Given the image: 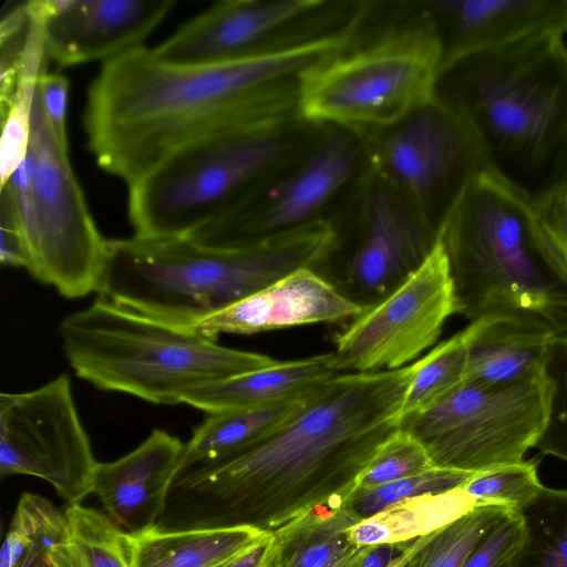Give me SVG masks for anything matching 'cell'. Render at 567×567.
<instances>
[{"mask_svg": "<svg viewBox=\"0 0 567 567\" xmlns=\"http://www.w3.org/2000/svg\"><path fill=\"white\" fill-rule=\"evenodd\" d=\"M523 536L522 518L514 511L484 535L462 567H514Z\"/></svg>", "mask_w": 567, "mask_h": 567, "instance_id": "35", "label": "cell"}, {"mask_svg": "<svg viewBox=\"0 0 567 567\" xmlns=\"http://www.w3.org/2000/svg\"><path fill=\"white\" fill-rule=\"evenodd\" d=\"M437 227L401 208L383 192L367 203L361 233L353 247L318 271L344 296L368 309L400 286L425 259Z\"/></svg>", "mask_w": 567, "mask_h": 567, "instance_id": "15", "label": "cell"}, {"mask_svg": "<svg viewBox=\"0 0 567 567\" xmlns=\"http://www.w3.org/2000/svg\"><path fill=\"white\" fill-rule=\"evenodd\" d=\"M444 64L546 31L567 32V0H437Z\"/></svg>", "mask_w": 567, "mask_h": 567, "instance_id": "20", "label": "cell"}, {"mask_svg": "<svg viewBox=\"0 0 567 567\" xmlns=\"http://www.w3.org/2000/svg\"><path fill=\"white\" fill-rule=\"evenodd\" d=\"M476 506L463 487L402 499L348 530L355 546L402 544L452 524Z\"/></svg>", "mask_w": 567, "mask_h": 567, "instance_id": "24", "label": "cell"}, {"mask_svg": "<svg viewBox=\"0 0 567 567\" xmlns=\"http://www.w3.org/2000/svg\"><path fill=\"white\" fill-rule=\"evenodd\" d=\"M185 443L155 429L136 449L96 466L93 489L104 515L124 534L155 527L182 466Z\"/></svg>", "mask_w": 567, "mask_h": 567, "instance_id": "19", "label": "cell"}, {"mask_svg": "<svg viewBox=\"0 0 567 567\" xmlns=\"http://www.w3.org/2000/svg\"><path fill=\"white\" fill-rule=\"evenodd\" d=\"M340 53L296 75L299 117L386 126L437 99L445 53L434 20L395 31L349 54Z\"/></svg>", "mask_w": 567, "mask_h": 567, "instance_id": "7", "label": "cell"}, {"mask_svg": "<svg viewBox=\"0 0 567 567\" xmlns=\"http://www.w3.org/2000/svg\"><path fill=\"white\" fill-rule=\"evenodd\" d=\"M69 80L61 73H50L47 70L40 75L38 90L44 111L56 137L68 143L66 109L69 96Z\"/></svg>", "mask_w": 567, "mask_h": 567, "instance_id": "37", "label": "cell"}, {"mask_svg": "<svg viewBox=\"0 0 567 567\" xmlns=\"http://www.w3.org/2000/svg\"><path fill=\"white\" fill-rule=\"evenodd\" d=\"M402 544L372 545L362 567H389L392 560L400 555L394 556V551Z\"/></svg>", "mask_w": 567, "mask_h": 567, "instance_id": "42", "label": "cell"}, {"mask_svg": "<svg viewBox=\"0 0 567 567\" xmlns=\"http://www.w3.org/2000/svg\"><path fill=\"white\" fill-rule=\"evenodd\" d=\"M332 353L278 361L186 393L182 404L208 414L256 408L303 395L338 374Z\"/></svg>", "mask_w": 567, "mask_h": 567, "instance_id": "22", "label": "cell"}, {"mask_svg": "<svg viewBox=\"0 0 567 567\" xmlns=\"http://www.w3.org/2000/svg\"><path fill=\"white\" fill-rule=\"evenodd\" d=\"M338 238L319 218L237 249L187 237L111 239L96 293L127 311L192 328L296 270H317Z\"/></svg>", "mask_w": 567, "mask_h": 567, "instance_id": "4", "label": "cell"}, {"mask_svg": "<svg viewBox=\"0 0 567 567\" xmlns=\"http://www.w3.org/2000/svg\"><path fill=\"white\" fill-rule=\"evenodd\" d=\"M546 401L543 374L509 385L465 380L430 408L403 416L400 427L423 444L436 467L482 473L525 461L542 432Z\"/></svg>", "mask_w": 567, "mask_h": 567, "instance_id": "9", "label": "cell"}, {"mask_svg": "<svg viewBox=\"0 0 567 567\" xmlns=\"http://www.w3.org/2000/svg\"><path fill=\"white\" fill-rule=\"evenodd\" d=\"M466 380L483 385H509L543 374L554 337L537 319L512 313L486 316L470 322Z\"/></svg>", "mask_w": 567, "mask_h": 567, "instance_id": "21", "label": "cell"}, {"mask_svg": "<svg viewBox=\"0 0 567 567\" xmlns=\"http://www.w3.org/2000/svg\"><path fill=\"white\" fill-rule=\"evenodd\" d=\"M252 526L161 529L127 535L132 567H218L270 540Z\"/></svg>", "mask_w": 567, "mask_h": 567, "instance_id": "23", "label": "cell"}, {"mask_svg": "<svg viewBox=\"0 0 567 567\" xmlns=\"http://www.w3.org/2000/svg\"><path fill=\"white\" fill-rule=\"evenodd\" d=\"M413 363L338 373L261 439L182 467L161 529L252 526L274 533L312 509L346 503L381 444L400 427Z\"/></svg>", "mask_w": 567, "mask_h": 567, "instance_id": "1", "label": "cell"}, {"mask_svg": "<svg viewBox=\"0 0 567 567\" xmlns=\"http://www.w3.org/2000/svg\"><path fill=\"white\" fill-rule=\"evenodd\" d=\"M0 261L4 266L28 269L29 252L24 234L7 194L1 190L0 199Z\"/></svg>", "mask_w": 567, "mask_h": 567, "instance_id": "36", "label": "cell"}, {"mask_svg": "<svg viewBox=\"0 0 567 567\" xmlns=\"http://www.w3.org/2000/svg\"><path fill=\"white\" fill-rule=\"evenodd\" d=\"M546 415L535 443L542 454L567 462V334L554 337L543 367Z\"/></svg>", "mask_w": 567, "mask_h": 567, "instance_id": "32", "label": "cell"}, {"mask_svg": "<svg viewBox=\"0 0 567 567\" xmlns=\"http://www.w3.org/2000/svg\"><path fill=\"white\" fill-rule=\"evenodd\" d=\"M516 512L524 536L514 567H567V489L543 485Z\"/></svg>", "mask_w": 567, "mask_h": 567, "instance_id": "28", "label": "cell"}, {"mask_svg": "<svg viewBox=\"0 0 567 567\" xmlns=\"http://www.w3.org/2000/svg\"><path fill=\"white\" fill-rule=\"evenodd\" d=\"M456 315L539 320L567 334V261L534 207L488 172L475 176L441 219Z\"/></svg>", "mask_w": 567, "mask_h": 567, "instance_id": "5", "label": "cell"}, {"mask_svg": "<svg viewBox=\"0 0 567 567\" xmlns=\"http://www.w3.org/2000/svg\"><path fill=\"white\" fill-rule=\"evenodd\" d=\"M32 27L23 50L13 99L2 118L0 147V188L24 159L31 136L34 96L40 75L45 70V49L40 22L32 10Z\"/></svg>", "mask_w": 567, "mask_h": 567, "instance_id": "27", "label": "cell"}, {"mask_svg": "<svg viewBox=\"0 0 567 567\" xmlns=\"http://www.w3.org/2000/svg\"><path fill=\"white\" fill-rule=\"evenodd\" d=\"M64 513L66 528L50 550L51 567H132L127 535L104 513L81 504Z\"/></svg>", "mask_w": 567, "mask_h": 567, "instance_id": "26", "label": "cell"}, {"mask_svg": "<svg viewBox=\"0 0 567 567\" xmlns=\"http://www.w3.org/2000/svg\"><path fill=\"white\" fill-rule=\"evenodd\" d=\"M326 2L321 0H226L203 11L151 49L162 63L208 65L241 59L270 47L277 29Z\"/></svg>", "mask_w": 567, "mask_h": 567, "instance_id": "17", "label": "cell"}, {"mask_svg": "<svg viewBox=\"0 0 567 567\" xmlns=\"http://www.w3.org/2000/svg\"><path fill=\"white\" fill-rule=\"evenodd\" d=\"M55 543L40 540L33 544L17 567H51L50 550Z\"/></svg>", "mask_w": 567, "mask_h": 567, "instance_id": "40", "label": "cell"}, {"mask_svg": "<svg viewBox=\"0 0 567 567\" xmlns=\"http://www.w3.org/2000/svg\"><path fill=\"white\" fill-rule=\"evenodd\" d=\"M475 474L436 467L419 475L358 489L346 504L355 517L363 520L402 499L463 487Z\"/></svg>", "mask_w": 567, "mask_h": 567, "instance_id": "31", "label": "cell"}, {"mask_svg": "<svg viewBox=\"0 0 567 567\" xmlns=\"http://www.w3.org/2000/svg\"><path fill=\"white\" fill-rule=\"evenodd\" d=\"M281 151L276 135L255 128L177 148L128 187L134 235L189 237L243 199Z\"/></svg>", "mask_w": 567, "mask_h": 567, "instance_id": "8", "label": "cell"}, {"mask_svg": "<svg viewBox=\"0 0 567 567\" xmlns=\"http://www.w3.org/2000/svg\"><path fill=\"white\" fill-rule=\"evenodd\" d=\"M533 207L542 227L567 261V185Z\"/></svg>", "mask_w": 567, "mask_h": 567, "instance_id": "38", "label": "cell"}, {"mask_svg": "<svg viewBox=\"0 0 567 567\" xmlns=\"http://www.w3.org/2000/svg\"><path fill=\"white\" fill-rule=\"evenodd\" d=\"M381 166L417 200L439 193L450 206L475 176L487 172L468 128L437 99L386 138Z\"/></svg>", "mask_w": 567, "mask_h": 567, "instance_id": "14", "label": "cell"}, {"mask_svg": "<svg viewBox=\"0 0 567 567\" xmlns=\"http://www.w3.org/2000/svg\"><path fill=\"white\" fill-rule=\"evenodd\" d=\"M357 155L349 140L331 138L279 185L265 193L255 186L187 238L210 248L237 249L319 219L321 207L353 174Z\"/></svg>", "mask_w": 567, "mask_h": 567, "instance_id": "13", "label": "cell"}, {"mask_svg": "<svg viewBox=\"0 0 567 567\" xmlns=\"http://www.w3.org/2000/svg\"><path fill=\"white\" fill-rule=\"evenodd\" d=\"M468 334L466 328L439 343L413 362L400 420L439 402L466 380Z\"/></svg>", "mask_w": 567, "mask_h": 567, "instance_id": "29", "label": "cell"}, {"mask_svg": "<svg viewBox=\"0 0 567 567\" xmlns=\"http://www.w3.org/2000/svg\"><path fill=\"white\" fill-rule=\"evenodd\" d=\"M536 458L476 473L463 488L476 505L497 504L516 511L543 486Z\"/></svg>", "mask_w": 567, "mask_h": 567, "instance_id": "34", "label": "cell"}, {"mask_svg": "<svg viewBox=\"0 0 567 567\" xmlns=\"http://www.w3.org/2000/svg\"><path fill=\"white\" fill-rule=\"evenodd\" d=\"M434 468L436 466L423 444L399 427L378 449L358 478L355 491L419 475Z\"/></svg>", "mask_w": 567, "mask_h": 567, "instance_id": "33", "label": "cell"}, {"mask_svg": "<svg viewBox=\"0 0 567 567\" xmlns=\"http://www.w3.org/2000/svg\"><path fill=\"white\" fill-rule=\"evenodd\" d=\"M453 315L454 286L437 233L423 262L336 338L333 367L339 373H367L409 365L435 344Z\"/></svg>", "mask_w": 567, "mask_h": 567, "instance_id": "11", "label": "cell"}, {"mask_svg": "<svg viewBox=\"0 0 567 567\" xmlns=\"http://www.w3.org/2000/svg\"><path fill=\"white\" fill-rule=\"evenodd\" d=\"M272 542V540H271ZM372 546H354L348 554L340 559L331 563L326 567H362L365 557L371 550ZM268 567H288L277 561L272 556V547L270 549V559Z\"/></svg>", "mask_w": 567, "mask_h": 567, "instance_id": "41", "label": "cell"}, {"mask_svg": "<svg viewBox=\"0 0 567 567\" xmlns=\"http://www.w3.org/2000/svg\"><path fill=\"white\" fill-rule=\"evenodd\" d=\"M514 509L497 504L476 505L436 530L405 567H462L484 535Z\"/></svg>", "mask_w": 567, "mask_h": 567, "instance_id": "30", "label": "cell"}, {"mask_svg": "<svg viewBox=\"0 0 567 567\" xmlns=\"http://www.w3.org/2000/svg\"><path fill=\"white\" fill-rule=\"evenodd\" d=\"M174 0H32L47 59L59 66L104 62L142 48Z\"/></svg>", "mask_w": 567, "mask_h": 567, "instance_id": "16", "label": "cell"}, {"mask_svg": "<svg viewBox=\"0 0 567 567\" xmlns=\"http://www.w3.org/2000/svg\"><path fill=\"white\" fill-rule=\"evenodd\" d=\"M351 28L208 65H171L144 47L103 63L83 126L99 166L130 187L177 148L243 128L278 135L297 116L303 69L342 52Z\"/></svg>", "mask_w": 567, "mask_h": 567, "instance_id": "2", "label": "cell"}, {"mask_svg": "<svg viewBox=\"0 0 567 567\" xmlns=\"http://www.w3.org/2000/svg\"><path fill=\"white\" fill-rule=\"evenodd\" d=\"M271 540L272 538L218 567H268Z\"/></svg>", "mask_w": 567, "mask_h": 567, "instance_id": "39", "label": "cell"}, {"mask_svg": "<svg viewBox=\"0 0 567 567\" xmlns=\"http://www.w3.org/2000/svg\"><path fill=\"white\" fill-rule=\"evenodd\" d=\"M65 358L82 380L153 404H182L189 391L279 360L221 346L96 298L59 324Z\"/></svg>", "mask_w": 567, "mask_h": 567, "instance_id": "6", "label": "cell"}, {"mask_svg": "<svg viewBox=\"0 0 567 567\" xmlns=\"http://www.w3.org/2000/svg\"><path fill=\"white\" fill-rule=\"evenodd\" d=\"M97 464L66 373L31 391L0 394L2 478L35 476L75 505L92 494Z\"/></svg>", "mask_w": 567, "mask_h": 567, "instance_id": "12", "label": "cell"}, {"mask_svg": "<svg viewBox=\"0 0 567 567\" xmlns=\"http://www.w3.org/2000/svg\"><path fill=\"white\" fill-rule=\"evenodd\" d=\"M539 32L446 64L436 97L468 128L487 172L532 205L567 185V45Z\"/></svg>", "mask_w": 567, "mask_h": 567, "instance_id": "3", "label": "cell"}, {"mask_svg": "<svg viewBox=\"0 0 567 567\" xmlns=\"http://www.w3.org/2000/svg\"><path fill=\"white\" fill-rule=\"evenodd\" d=\"M35 227L28 246L30 275L68 299L96 292L109 255L72 168L69 144L52 130L40 92L31 120Z\"/></svg>", "mask_w": 567, "mask_h": 567, "instance_id": "10", "label": "cell"}, {"mask_svg": "<svg viewBox=\"0 0 567 567\" xmlns=\"http://www.w3.org/2000/svg\"><path fill=\"white\" fill-rule=\"evenodd\" d=\"M310 392L272 404L208 414L185 443L181 468L216 458L261 439L287 421Z\"/></svg>", "mask_w": 567, "mask_h": 567, "instance_id": "25", "label": "cell"}, {"mask_svg": "<svg viewBox=\"0 0 567 567\" xmlns=\"http://www.w3.org/2000/svg\"><path fill=\"white\" fill-rule=\"evenodd\" d=\"M365 310L315 269L301 268L202 320L192 329L217 340L224 333L255 334L307 324L352 321Z\"/></svg>", "mask_w": 567, "mask_h": 567, "instance_id": "18", "label": "cell"}, {"mask_svg": "<svg viewBox=\"0 0 567 567\" xmlns=\"http://www.w3.org/2000/svg\"><path fill=\"white\" fill-rule=\"evenodd\" d=\"M434 533L410 542L405 549L392 560L389 567H405L411 558L431 539Z\"/></svg>", "mask_w": 567, "mask_h": 567, "instance_id": "43", "label": "cell"}]
</instances>
